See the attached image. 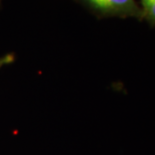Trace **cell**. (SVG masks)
Returning <instances> with one entry per match:
<instances>
[{"label":"cell","instance_id":"cell-2","mask_svg":"<svg viewBox=\"0 0 155 155\" xmlns=\"http://www.w3.org/2000/svg\"><path fill=\"white\" fill-rule=\"evenodd\" d=\"M141 3L146 16L155 22V0H141Z\"/></svg>","mask_w":155,"mask_h":155},{"label":"cell","instance_id":"cell-3","mask_svg":"<svg viewBox=\"0 0 155 155\" xmlns=\"http://www.w3.org/2000/svg\"><path fill=\"white\" fill-rule=\"evenodd\" d=\"M14 55L13 54H6L4 56H1L0 57V68H2L3 66H6V65L11 64L13 61H14Z\"/></svg>","mask_w":155,"mask_h":155},{"label":"cell","instance_id":"cell-1","mask_svg":"<svg viewBox=\"0 0 155 155\" xmlns=\"http://www.w3.org/2000/svg\"><path fill=\"white\" fill-rule=\"evenodd\" d=\"M97 10L103 12H120L128 10L132 0H86Z\"/></svg>","mask_w":155,"mask_h":155}]
</instances>
